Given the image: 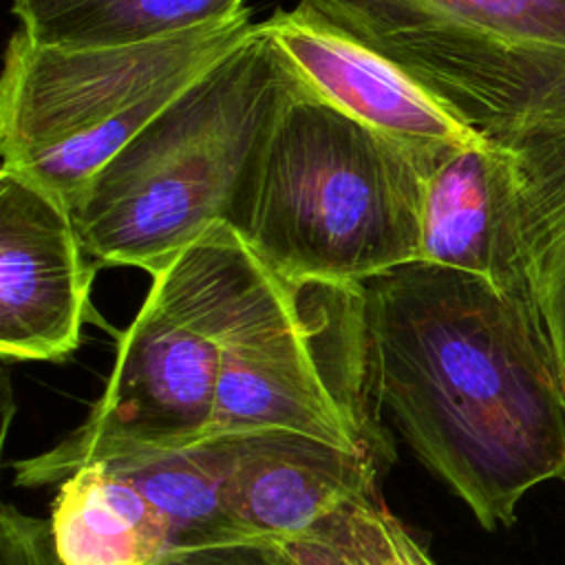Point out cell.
Here are the masks:
<instances>
[{
	"label": "cell",
	"instance_id": "cell-1",
	"mask_svg": "<svg viewBox=\"0 0 565 565\" xmlns=\"http://www.w3.org/2000/svg\"><path fill=\"white\" fill-rule=\"evenodd\" d=\"M362 287L380 408L481 527L512 525L565 479V388L532 300L424 260Z\"/></svg>",
	"mask_w": 565,
	"mask_h": 565
},
{
	"label": "cell",
	"instance_id": "cell-2",
	"mask_svg": "<svg viewBox=\"0 0 565 565\" xmlns=\"http://www.w3.org/2000/svg\"><path fill=\"white\" fill-rule=\"evenodd\" d=\"M452 150L395 141L298 77L227 225L285 278L360 285L419 260L426 179Z\"/></svg>",
	"mask_w": 565,
	"mask_h": 565
},
{
	"label": "cell",
	"instance_id": "cell-3",
	"mask_svg": "<svg viewBox=\"0 0 565 565\" xmlns=\"http://www.w3.org/2000/svg\"><path fill=\"white\" fill-rule=\"evenodd\" d=\"M298 79L265 22L181 90L68 207L99 265L157 276L234 203L276 110Z\"/></svg>",
	"mask_w": 565,
	"mask_h": 565
},
{
	"label": "cell",
	"instance_id": "cell-4",
	"mask_svg": "<svg viewBox=\"0 0 565 565\" xmlns=\"http://www.w3.org/2000/svg\"><path fill=\"white\" fill-rule=\"evenodd\" d=\"M267 267L227 223L152 276L86 419L51 450L15 461V483L60 486L77 468L141 459L207 437L223 347Z\"/></svg>",
	"mask_w": 565,
	"mask_h": 565
},
{
	"label": "cell",
	"instance_id": "cell-5",
	"mask_svg": "<svg viewBox=\"0 0 565 565\" xmlns=\"http://www.w3.org/2000/svg\"><path fill=\"white\" fill-rule=\"evenodd\" d=\"M479 139H565V0H298Z\"/></svg>",
	"mask_w": 565,
	"mask_h": 565
},
{
	"label": "cell",
	"instance_id": "cell-6",
	"mask_svg": "<svg viewBox=\"0 0 565 565\" xmlns=\"http://www.w3.org/2000/svg\"><path fill=\"white\" fill-rule=\"evenodd\" d=\"M254 26L245 9L174 38L97 49L46 46L18 29L0 79V170L71 207L157 113Z\"/></svg>",
	"mask_w": 565,
	"mask_h": 565
},
{
	"label": "cell",
	"instance_id": "cell-7",
	"mask_svg": "<svg viewBox=\"0 0 565 565\" xmlns=\"http://www.w3.org/2000/svg\"><path fill=\"white\" fill-rule=\"evenodd\" d=\"M377 415L362 282L267 267L227 333L207 435L282 428L388 461Z\"/></svg>",
	"mask_w": 565,
	"mask_h": 565
},
{
	"label": "cell",
	"instance_id": "cell-8",
	"mask_svg": "<svg viewBox=\"0 0 565 565\" xmlns=\"http://www.w3.org/2000/svg\"><path fill=\"white\" fill-rule=\"evenodd\" d=\"M97 265L68 207L31 179L0 170V355L62 360L79 344Z\"/></svg>",
	"mask_w": 565,
	"mask_h": 565
},
{
	"label": "cell",
	"instance_id": "cell-9",
	"mask_svg": "<svg viewBox=\"0 0 565 565\" xmlns=\"http://www.w3.org/2000/svg\"><path fill=\"white\" fill-rule=\"evenodd\" d=\"M419 260L486 278L527 298L519 177L510 148L475 141L430 172L422 199Z\"/></svg>",
	"mask_w": 565,
	"mask_h": 565
},
{
	"label": "cell",
	"instance_id": "cell-10",
	"mask_svg": "<svg viewBox=\"0 0 565 565\" xmlns=\"http://www.w3.org/2000/svg\"><path fill=\"white\" fill-rule=\"evenodd\" d=\"M265 24L296 75L360 124L430 152L483 141L391 62L309 11L278 9Z\"/></svg>",
	"mask_w": 565,
	"mask_h": 565
},
{
	"label": "cell",
	"instance_id": "cell-11",
	"mask_svg": "<svg viewBox=\"0 0 565 565\" xmlns=\"http://www.w3.org/2000/svg\"><path fill=\"white\" fill-rule=\"evenodd\" d=\"M227 501L252 539L285 541L313 527L349 501L375 497L373 452H353L322 439L263 428L232 435Z\"/></svg>",
	"mask_w": 565,
	"mask_h": 565
},
{
	"label": "cell",
	"instance_id": "cell-12",
	"mask_svg": "<svg viewBox=\"0 0 565 565\" xmlns=\"http://www.w3.org/2000/svg\"><path fill=\"white\" fill-rule=\"evenodd\" d=\"M49 523L66 565H157L172 552L163 514L104 463L77 468L60 483Z\"/></svg>",
	"mask_w": 565,
	"mask_h": 565
},
{
	"label": "cell",
	"instance_id": "cell-13",
	"mask_svg": "<svg viewBox=\"0 0 565 565\" xmlns=\"http://www.w3.org/2000/svg\"><path fill=\"white\" fill-rule=\"evenodd\" d=\"M232 455V435H207L183 448L104 466L121 472L152 501L177 552L252 539L227 501Z\"/></svg>",
	"mask_w": 565,
	"mask_h": 565
},
{
	"label": "cell",
	"instance_id": "cell-14",
	"mask_svg": "<svg viewBox=\"0 0 565 565\" xmlns=\"http://www.w3.org/2000/svg\"><path fill=\"white\" fill-rule=\"evenodd\" d=\"M245 0H13L20 29L60 49L139 44L225 22Z\"/></svg>",
	"mask_w": 565,
	"mask_h": 565
},
{
	"label": "cell",
	"instance_id": "cell-15",
	"mask_svg": "<svg viewBox=\"0 0 565 565\" xmlns=\"http://www.w3.org/2000/svg\"><path fill=\"white\" fill-rule=\"evenodd\" d=\"M512 157L530 296L565 388V139L519 148Z\"/></svg>",
	"mask_w": 565,
	"mask_h": 565
},
{
	"label": "cell",
	"instance_id": "cell-16",
	"mask_svg": "<svg viewBox=\"0 0 565 565\" xmlns=\"http://www.w3.org/2000/svg\"><path fill=\"white\" fill-rule=\"evenodd\" d=\"M0 565H66L55 550L49 519L4 505L0 512Z\"/></svg>",
	"mask_w": 565,
	"mask_h": 565
},
{
	"label": "cell",
	"instance_id": "cell-17",
	"mask_svg": "<svg viewBox=\"0 0 565 565\" xmlns=\"http://www.w3.org/2000/svg\"><path fill=\"white\" fill-rule=\"evenodd\" d=\"M157 565H296V561L278 541L241 539L205 547L177 550Z\"/></svg>",
	"mask_w": 565,
	"mask_h": 565
}]
</instances>
